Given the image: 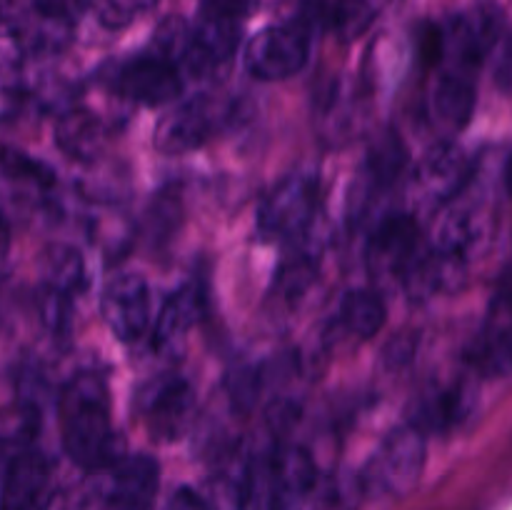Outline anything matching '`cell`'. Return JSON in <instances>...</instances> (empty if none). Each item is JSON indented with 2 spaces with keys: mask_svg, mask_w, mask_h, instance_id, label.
<instances>
[{
  "mask_svg": "<svg viewBox=\"0 0 512 510\" xmlns=\"http://www.w3.org/2000/svg\"><path fill=\"white\" fill-rule=\"evenodd\" d=\"M63 448L75 465L105 470L123 458V445L110 425L108 393L98 375H78L60 395Z\"/></svg>",
  "mask_w": 512,
  "mask_h": 510,
  "instance_id": "1",
  "label": "cell"
},
{
  "mask_svg": "<svg viewBox=\"0 0 512 510\" xmlns=\"http://www.w3.org/2000/svg\"><path fill=\"white\" fill-rule=\"evenodd\" d=\"M425 465V433L415 425L395 428L370 458L365 483L380 495H408L418 485Z\"/></svg>",
  "mask_w": 512,
  "mask_h": 510,
  "instance_id": "2",
  "label": "cell"
},
{
  "mask_svg": "<svg viewBox=\"0 0 512 510\" xmlns=\"http://www.w3.org/2000/svg\"><path fill=\"white\" fill-rule=\"evenodd\" d=\"M503 35V13L495 5L460 13L440 28V60L448 63V70L473 73L500 43Z\"/></svg>",
  "mask_w": 512,
  "mask_h": 510,
  "instance_id": "3",
  "label": "cell"
},
{
  "mask_svg": "<svg viewBox=\"0 0 512 510\" xmlns=\"http://www.w3.org/2000/svg\"><path fill=\"white\" fill-rule=\"evenodd\" d=\"M310 30L298 20L270 25L245 45V68L260 80H283L298 73L308 60Z\"/></svg>",
  "mask_w": 512,
  "mask_h": 510,
  "instance_id": "4",
  "label": "cell"
},
{
  "mask_svg": "<svg viewBox=\"0 0 512 510\" xmlns=\"http://www.w3.org/2000/svg\"><path fill=\"white\" fill-rule=\"evenodd\" d=\"M320 188L313 175H290L270 190L258 210V228L268 240L303 233L318 210Z\"/></svg>",
  "mask_w": 512,
  "mask_h": 510,
  "instance_id": "5",
  "label": "cell"
},
{
  "mask_svg": "<svg viewBox=\"0 0 512 510\" xmlns=\"http://www.w3.org/2000/svg\"><path fill=\"white\" fill-rule=\"evenodd\" d=\"M228 115L230 110L225 108V103L210 98V95L185 100L183 105L170 110L158 123V128H155V148L165 155L190 153V150L208 143Z\"/></svg>",
  "mask_w": 512,
  "mask_h": 510,
  "instance_id": "6",
  "label": "cell"
},
{
  "mask_svg": "<svg viewBox=\"0 0 512 510\" xmlns=\"http://www.w3.org/2000/svg\"><path fill=\"white\" fill-rule=\"evenodd\" d=\"M420 230L410 215H388L368 240V270L378 280L405 283L420 253Z\"/></svg>",
  "mask_w": 512,
  "mask_h": 510,
  "instance_id": "7",
  "label": "cell"
},
{
  "mask_svg": "<svg viewBox=\"0 0 512 510\" xmlns=\"http://www.w3.org/2000/svg\"><path fill=\"white\" fill-rule=\"evenodd\" d=\"M53 503L50 463L33 445H18L5 455L3 510H48Z\"/></svg>",
  "mask_w": 512,
  "mask_h": 510,
  "instance_id": "8",
  "label": "cell"
},
{
  "mask_svg": "<svg viewBox=\"0 0 512 510\" xmlns=\"http://www.w3.org/2000/svg\"><path fill=\"white\" fill-rule=\"evenodd\" d=\"M140 415L158 440H173L188 428L193 388L180 375H158L140 390Z\"/></svg>",
  "mask_w": 512,
  "mask_h": 510,
  "instance_id": "9",
  "label": "cell"
},
{
  "mask_svg": "<svg viewBox=\"0 0 512 510\" xmlns=\"http://www.w3.org/2000/svg\"><path fill=\"white\" fill-rule=\"evenodd\" d=\"M468 363L488 378L512 375V278L505 280L493 300L483 333L470 343Z\"/></svg>",
  "mask_w": 512,
  "mask_h": 510,
  "instance_id": "10",
  "label": "cell"
},
{
  "mask_svg": "<svg viewBox=\"0 0 512 510\" xmlns=\"http://www.w3.org/2000/svg\"><path fill=\"white\" fill-rule=\"evenodd\" d=\"M115 90L123 98L143 105L170 103L183 90V70L158 53L140 55L120 65L115 73Z\"/></svg>",
  "mask_w": 512,
  "mask_h": 510,
  "instance_id": "11",
  "label": "cell"
},
{
  "mask_svg": "<svg viewBox=\"0 0 512 510\" xmlns=\"http://www.w3.org/2000/svg\"><path fill=\"white\" fill-rule=\"evenodd\" d=\"M105 323L120 340H138L150 323V288L143 275H115L103 290Z\"/></svg>",
  "mask_w": 512,
  "mask_h": 510,
  "instance_id": "12",
  "label": "cell"
},
{
  "mask_svg": "<svg viewBox=\"0 0 512 510\" xmlns=\"http://www.w3.org/2000/svg\"><path fill=\"white\" fill-rule=\"evenodd\" d=\"M8 30L15 35L18 48L30 53L60 50L73 30L68 0H30L18 18L8 23Z\"/></svg>",
  "mask_w": 512,
  "mask_h": 510,
  "instance_id": "13",
  "label": "cell"
},
{
  "mask_svg": "<svg viewBox=\"0 0 512 510\" xmlns=\"http://www.w3.org/2000/svg\"><path fill=\"white\" fill-rule=\"evenodd\" d=\"M488 233V220H485L480 210H450L443 218V223L438 225V230H435V240L430 248L438 255L440 263L448 268L450 278H458L465 270V265L483 250Z\"/></svg>",
  "mask_w": 512,
  "mask_h": 510,
  "instance_id": "14",
  "label": "cell"
},
{
  "mask_svg": "<svg viewBox=\"0 0 512 510\" xmlns=\"http://www.w3.org/2000/svg\"><path fill=\"white\" fill-rule=\"evenodd\" d=\"M268 470L273 510H303L318 480V470L308 450L300 445H278L268 450Z\"/></svg>",
  "mask_w": 512,
  "mask_h": 510,
  "instance_id": "15",
  "label": "cell"
},
{
  "mask_svg": "<svg viewBox=\"0 0 512 510\" xmlns=\"http://www.w3.org/2000/svg\"><path fill=\"white\" fill-rule=\"evenodd\" d=\"M473 390L465 383H433L420 390L408 410V423L420 433H445L468 418Z\"/></svg>",
  "mask_w": 512,
  "mask_h": 510,
  "instance_id": "16",
  "label": "cell"
},
{
  "mask_svg": "<svg viewBox=\"0 0 512 510\" xmlns=\"http://www.w3.org/2000/svg\"><path fill=\"white\" fill-rule=\"evenodd\" d=\"M105 480V503L110 510H145L153 503L160 483V468L148 455H125L110 465Z\"/></svg>",
  "mask_w": 512,
  "mask_h": 510,
  "instance_id": "17",
  "label": "cell"
},
{
  "mask_svg": "<svg viewBox=\"0 0 512 510\" xmlns=\"http://www.w3.org/2000/svg\"><path fill=\"white\" fill-rule=\"evenodd\" d=\"M475 110V85L468 73L445 70L430 95V113L435 123L445 130H463L470 123Z\"/></svg>",
  "mask_w": 512,
  "mask_h": 510,
  "instance_id": "18",
  "label": "cell"
},
{
  "mask_svg": "<svg viewBox=\"0 0 512 510\" xmlns=\"http://www.w3.org/2000/svg\"><path fill=\"white\" fill-rule=\"evenodd\" d=\"M418 178L430 198L450 200L468 183L470 163L463 155V150L450 143H440L425 155Z\"/></svg>",
  "mask_w": 512,
  "mask_h": 510,
  "instance_id": "19",
  "label": "cell"
},
{
  "mask_svg": "<svg viewBox=\"0 0 512 510\" xmlns=\"http://www.w3.org/2000/svg\"><path fill=\"white\" fill-rule=\"evenodd\" d=\"M203 303L205 295L200 285L188 283L175 290L165 300L163 310L158 315V323H155V343L165 348V345H175L180 338H185L190 333V328L200 320V315H203Z\"/></svg>",
  "mask_w": 512,
  "mask_h": 510,
  "instance_id": "20",
  "label": "cell"
},
{
  "mask_svg": "<svg viewBox=\"0 0 512 510\" xmlns=\"http://www.w3.org/2000/svg\"><path fill=\"white\" fill-rule=\"evenodd\" d=\"M55 140L70 158L93 160L105 145V128L88 110H68L55 128Z\"/></svg>",
  "mask_w": 512,
  "mask_h": 510,
  "instance_id": "21",
  "label": "cell"
},
{
  "mask_svg": "<svg viewBox=\"0 0 512 510\" xmlns=\"http://www.w3.org/2000/svg\"><path fill=\"white\" fill-rule=\"evenodd\" d=\"M405 165H408V150H405L403 140L393 133L378 138L373 148H370L368 160H365V180H368V188H393L403 178Z\"/></svg>",
  "mask_w": 512,
  "mask_h": 510,
  "instance_id": "22",
  "label": "cell"
},
{
  "mask_svg": "<svg viewBox=\"0 0 512 510\" xmlns=\"http://www.w3.org/2000/svg\"><path fill=\"white\" fill-rule=\"evenodd\" d=\"M340 323L355 338H373L385 323V303L375 290H350L340 305Z\"/></svg>",
  "mask_w": 512,
  "mask_h": 510,
  "instance_id": "23",
  "label": "cell"
},
{
  "mask_svg": "<svg viewBox=\"0 0 512 510\" xmlns=\"http://www.w3.org/2000/svg\"><path fill=\"white\" fill-rule=\"evenodd\" d=\"M43 275V288L73 298V293H78V290L83 288V258H80L78 250L70 248V245H53V248H48V253H45L43 258Z\"/></svg>",
  "mask_w": 512,
  "mask_h": 510,
  "instance_id": "24",
  "label": "cell"
},
{
  "mask_svg": "<svg viewBox=\"0 0 512 510\" xmlns=\"http://www.w3.org/2000/svg\"><path fill=\"white\" fill-rule=\"evenodd\" d=\"M378 5L373 0H335L328 5V28L340 40H355L373 25Z\"/></svg>",
  "mask_w": 512,
  "mask_h": 510,
  "instance_id": "25",
  "label": "cell"
},
{
  "mask_svg": "<svg viewBox=\"0 0 512 510\" xmlns=\"http://www.w3.org/2000/svg\"><path fill=\"white\" fill-rule=\"evenodd\" d=\"M313 280L315 260L308 258V255H293V258H288L278 268V275H275V293L283 300H298L313 285Z\"/></svg>",
  "mask_w": 512,
  "mask_h": 510,
  "instance_id": "26",
  "label": "cell"
},
{
  "mask_svg": "<svg viewBox=\"0 0 512 510\" xmlns=\"http://www.w3.org/2000/svg\"><path fill=\"white\" fill-rule=\"evenodd\" d=\"M158 0H95V15L110 30H118L155 8Z\"/></svg>",
  "mask_w": 512,
  "mask_h": 510,
  "instance_id": "27",
  "label": "cell"
},
{
  "mask_svg": "<svg viewBox=\"0 0 512 510\" xmlns=\"http://www.w3.org/2000/svg\"><path fill=\"white\" fill-rule=\"evenodd\" d=\"M5 175L10 180H28V183L40 185V188L53 183V173L43 163L28 158L25 153H15V150L5 153Z\"/></svg>",
  "mask_w": 512,
  "mask_h": 510,
  "instance_id": "28",
  "label": "cell"
},
{
  "mask_svg": "<svg viewBox=\"0 0 512 510\" xmlns=\"http://www.w3.org/2000/svg\"><path fill=\"white\" fill-rule=\"evenodd\" d=\"M165 510H213V508H210V503L198 493V490L183 485V488H178L173 495H170Z\"/></svg>",
  "mask_w": 512,
  "mask_h": 510,
  "instance_id": "29",
  "label": "cell"
},
{
  "mask_svg": "<svg viewBox=\"0 0 512 510\" xmlns=\"http://www.w3.org/2000/svg\"><path fill=\"white\" fill-rule=\"evenodd\" d=\"M495 83L503 93L512 95V35H508L500 48L498 63H495Z\"/></svg>",
  "mask_w": 512,
  "mask_h": 510,
  "instance_id": "30",
  "label": "cell"
},
{
  "mask_svg": "<svg viewBox=\"0 0 512 510\" xmlns=\"http://www.w3.org/2000/svg\"><path fill=\"white\" fill-rule=\"evenodd\" d=\"M505 188H508V193L512 195V155H510L508 165H505Z\"/></svg>",
  "mask_w": 512,
  "mask_h": 510,
  "instance_id": "31",
  "label": "cell"
},
{
  "mask_svg": "<svg viewBox=\"0 0 512 510\" xmlns=\"http://www.w3.org/2000/svg\"><path fill=\"white\" fill-rule=\"evenodd\" d=\"M375 5H383V3H388V0H373Z\"/></svg>",
  "mask_w": 512,
  "mask_h": 510,
  "instance_id": "32",
  "label": "cell"
}]
</instances>
